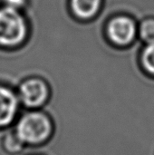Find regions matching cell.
<instances>
[{
	"mask_svg": "<svg viewBox=\"0 0 154 155\" xmlns=\"http://www.w3.org/2000/svg\"><path fill=\"white\" fill-rule=\"evenodd\" d=\"M54 124L51 115L42 109L30 110L16 122L15 133L26 146L39 147L53 136Z\"/></svg>",
	"mask_w": 154,
	"mask_h": 155,
	"instance_id": "1",
	"label": "cell"
},
{
	"mask_svg": "<svg viewBox=\"0 0 154 155\" xmlns=\"http://www.w3.org/2000/svg\"><path fill=\"white\" fill-rule=\"evenodd\" d=\"M27 25L21 11L0 6V46L14 47L25 38Z\"/></svg>",
	"mask_w": 154,
	"mask_h": 155,
	"instance_id": "2",
	"label": "cell"
},
{
	"mask_svg": "<svg viewBox=\"0 0 154 155\" xmlns=\"http://www.w3.org/2000/svg\"><path fill=\"white\" fill-rule=\"evenodd\" d=\"M17 96L20 104L29 110L44 108L50 100L51 90L47 83L37 77L25 80L19 85Z\"/></svg>",
	"mask_w": 154,
	"mask_h": 155,
	"instance_id": "3",
	"label": "cell"
},
{
	"mask_svg": "<svg viewBox=\"0 0 154 155\" xmlns=\"http://www.w3.org/2000/svg\"><path fill=\"white\" fill-rule=\"evenodd\" d=\"M17 94L8 86L0 84V128L11 125L20 107Z\"/></svg>",
	"mask_w": 154,
	"mask_h": 155,
	"instance_id": "4",
	"label": "cell"
},
{
	"mask_svg": "<svg viewBox=\"0 0 154 155\" xmlns=\"http://www.w3.org/2000/svg\"><path fill=\"white\" fill-rule=\"evenodd\" d=\"M136 34L134 22L125 16H120L113 19L108 26V35L110 39L118 45H123L131 43Z\"/></svg>",
	"mask_w": 154,
	"mask_h": 155,
	"instance_id": "5",
	"label": "cell"
},
{
	"mask_svg": "<svg viewBox=\"0 0 154 155\" xmlns=\"http://www.w3.org/2000/svg\"><path fill=\"white\" fill-rule=\"evenodd\" d=\"M102 0H71L72 8L80 18L87 19L93 16L101 5Z\"/></svg>",
	"mask_w": 154,
	"mask_h": 155,
	"instance_id": "6",
	"label": "cell"
},
{
	"mask_svg": "<svg viewBox=\"0 0 154 155\" xmlns=\"http://www.w3.org/2000/svg\"><path fill=\"white\" fill-rule=\"evenodd\" d=\"M3 147L8 153L17 154V153H20L25 149V145L14 131V132L7 134L4 137Z\"/></svg>",
	"mask_w": 154,
	"mask_h": 155,
	"instance_id": "7",
	"label": "cell"
},
{
	"mask_svg": "<svg viewBox=\"0 0 154 155\" xmlns=\"http://www.w3.org/2000/svg\"><path fill=\"white\" fill-rule=\"evenodd\" d=\"M142 61L144 69L150 74L154 75V42L148 44L143 50Z\"/></svg>",
	"mask_w": 154,
	"mask_h": 155,
	"instance_id": "8",
	"label": "cell"
},
{
	"mask_svg": "<svg viewBox=\"0 0 154 155\" xmlns=\"http://www.w3.org/2000/svg\"><path fill=\"white\" fill-rule=\"evenodd\" d=\"M140 35L142 38L148 44L154 42V19L143 21L140 27Z\"/></svg>",
	"mask_w": 154,
	"mask_h": 155,
	"instance_id": "9",
	"label": "cell"
},
{
	"mask_svg": "<svg viewBox=\"0 0 154 155\" xmlns=\"http://www.w3.org/2000/svg\"><path fill=\"white\" fill-rule=\"evenodd\" d=\"M3 5L16 9L21 11V9L25 5L26 0H2Z\"/></svg>",
	"mask_w": 154,
	"mask_h": 155,
	"instance_id": "10",
	"label": "cell"
}]
</instances>
